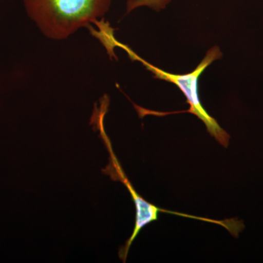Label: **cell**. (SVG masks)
<instances>
[{"mask_svg":"<svg viewBox=\"0 0 263 263\" xmlns=\"http://www.w3.org/2000/svg\"><path fill=\"white\" fill-rule=\"evenodd\" d=\"M29 16L45 35L64 39L103 16L110 0H24Z\"/></svg>","mask_w":263,"mask_h":263,"instance_id":"obj_1","label":"cell"},{"mask_svg":"<svg viewBox=\"0 0 263 263\" xmlns=\"http://www.w3.org/2000/svg\"><path fill=\"white\" fill-rule=\"evenodd\" d=\"M119 46L124 48L128 52L129 56L133 57L134 60H139L143 62L146 68L155 75L156 79H162V80L168 81V82L176 85L187 99L190 109L186 112L193 114L198 117L205 124L208 131L210 135L216 138V141L223 146H228L230 141L229 135L219 125L214 118L211 117L207 113L206 110L204 109L200 103L198 94L199 77L213 62L219 60L222 56V53L219 48H211L207 52L205 58L193 72L185 74V75H175V74L168 73L165 71L157 68L155 66L150 65L148 62L143 61L140 57L137 56L136 53L130 51V49L127 46H124V45H119Z\"/></svg>","mask_w":263,"mask_h":263,"instance_id":"obj_2","label":"cell"},{"mask_svg":"<svg viewBox=\"0 0 263 263\" xmlns=\"http://www.w3.org/2000/svg\"><path fill=\"white\" fill-rule=\"evenodd\" d=\"M100 125H101L102 128L101 136L103 137L104 143L106 145L109 155H110V161H109L108 165L103 170V172L105 174L109 175L111 179L122 181L127 186L128 191L133 197V201H134L135 205H136V221L134 230H133L131 236L126 242V245L120 249L119 252V257L123 260V262H125L132 243L136 239L138 235L139 234L141 230L152 221L157 220L159 217V213L160 212H167V211H164L163 209L152 205L149 202L146 201L144 199L142 198L138 193H136L127 176L124 174V171L121 167L120 164L118 162L117 157L114 155L110 140L108 139L105 133H104L103 121H102Z\"/></svg>","mask_w":263,"mask_h":263,"instance_id":"obj_3","label":"cell"},{"mask_svg":"<svg viewBox=\"0 0 263 263\" xmlns=\"http://www.w3.org/2000/svg\"><path fill=\"white\" fill-rule=\"evenodd\" d=\"M171 0H129L127 3V12L142 6L149 7L156 10L165 8Z\"/></svg>","mask_w":263,"mask_h":263,"instance_id":"obj_4","label":"cell"}]
</instances>
